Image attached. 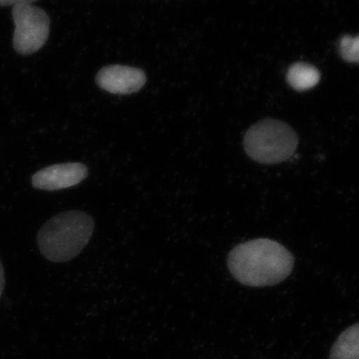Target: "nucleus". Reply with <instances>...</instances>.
Listing matches in <instances>:
<instances>
[{"mask_svg":"<svg viewBox=\"0 0 359 359\" xmlns=\"http://www.w3.org/2000/svg\"><path fill=\"white\" fill-rule=\"evenodd\" d=\"M292 252L269 238L237 245L228 257L233 278L248 287H269L283 282L294 269Z\"/></svg>","mask_w":359,"mask_h":359,"instance_id":"f257e3e1","label":"nucleus"},{"mask_svg":"<svg viewBox=\"0 0 359 359\" xmlns=\"http://www.w3.org/2000/svg\"><path fill=\"white\" fill-rule=\"evenodd\" d=\"M94 226L93 219L86 212L59 214L40 229L37 236L40 252L54 263L70 261L88 245Z\"/></svg>","mask_w":359,"mask_h":359,"instance_id":"f03ea898","label":"nucleus"},{"mask_svg":"<svg viewBox=\"0 0 359 359\" xmlns=\"http://www.w3.org/2000/svg\"><path fill=\"white\" fill-rule=\"evenodd\" d=\"M299 138L292 127L278 120L266 119L250 127L245 134L247 154L261 164L285 162L294 154Z\"/></svg>","mask_w":359,"mask_h":359,"instance_id":"7ed1b4c3","label":"nucleus"},{"mask_svg":"<svg viewBox=\"0 0 359 359\" xmlns=\"http://www.w3.org/2000/svg\"><path fill=\"white\" fill-rule=\"evenodd\" d=\"M13 18L15 51L21 55H30L40 50L50 32V20L43 9L32 4H18L13 6Z\"/></svg>","mask_w":359,"mask_h":359,"instance_id":"20e7f679","label":"nucleus"},{"mask_svg":"<svg viewBox=\"0 0 359 359\" xmlns=\"http://www.w3.org/2000/svg\"><path fill=\"white\" fill-rule=\"evenodd\" d=\"M146 79L143 70L123 65L106 66L96 76L97 84L101 89L120 95L138 92L145 85Z\"/></svg>","mask_w":359,"mask_h":359,"instance_id":"39448f33","label":"nucleus"},{"mask_svg":"<svg viewBox=\"0 0 359 359\" xmlns=\"http://www.w3.org/2000/svg\"><path fill=\"white\" fill-rule=\"evenodd\" d=\"M87 175L88 169L81 163L53 165L34 174L32 185L39 190H62L81 183Z\"/></svg>","mask_w":359,"mask_h":359,"instance_id":"423d86ee","label":"nucleus"},{"mask_svg":"<svg viewBox=\"0 0 359 359\" xmlns=\"http://www.w3.org/2000/svg\"><path fill=\"white\" fill-rule=\"evenodd\" d=\"M287 82L297 91L313 88L320 79V71L308 63H295L290 66L287 75Z\"/></svg>","mask_w":359,"mask_h":359,"instance_id":"0eeeda50","label":"nucleus"},{"mask_svg":"<svg viewBox=\"0 0 359 359\" xmlns=\"http://www.w3.org/2000/svg\"><path fill=\"white\" fill-rule=\"evenodd\" d=\"M330 359H359V323L339 335L332 346Z\"/></svg>","mask_w":359,"mask_h":359,"instance_id":"6e6552de","label":"nucleus"},{"mask_svg":"<svg viewBox=\"0 0 359 359\" xmlns=\"http://www.w3.org/2000/svg\"><path fill=\"white\" fill-rule=\"evenodd\" d=\"M339 50L344 60L359 63V36H344L340 41Z\"/></svg>","mask_w":359,"mask_h":359,"instance_id":"1a4fd4ad","label":"nucleus"},{"mask_svg":"<svg viewBox=\"0 0 359 359\" xmlns=\"http://www.w3.org/2000/svg\"><path fill=\"white\" fill-rule=\"evenodd\" d=\"M36 0H0V6H18V4H32Z\"/></svg>","mask_w":359,"mask_h":359,"instance_id":"9d476101","label":"nucleus"},{"mask_svg":"<svg viewBox=\"0 0 359 359\" xmlns=\"http://www.w3.org/2000/svg\"><path fill=\"white\" fill-rule=\"evenodd\" d=\"M4 285H6V278H4V269L2 266L1 262H0V297H1L2 292H4Z\"/></svg>","mask_w":359,"mask_h":359,"instance_id":"9b49d317","label":"nucleus"}]
</instances>
